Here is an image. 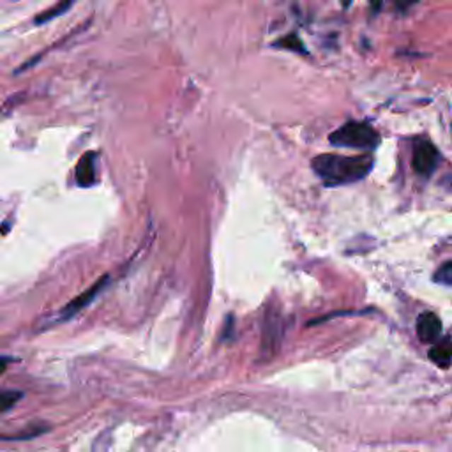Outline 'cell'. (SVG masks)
Here are the masks:
<instances>
[{
  "mask_svg": "<svg viewBox=\"0 0 452 452\" xmlns=\"http://www.w3.org/2000/svg\"><path fill=\"white\" fill-rule=\"evenodd\" d=\"M373 156L322 154L311 161L313 172L325 186H347L366 179L373 170Z\"/></svg>",
  "mask_w": 452,
  "mask_h": 452,
  "instance_id": "1",
  "label": "cell"
},
{
  "mask_svg": "<svg viewBox=\"0 0 452 452\" xmlns=\"http://www.w3.org/2000/svg\"><path fill=\"white\" fill-rule=\"evenodd\" d=\"M329 141L334 147L340 149H361V151H373L380 145V134L373 129L371 124L350 120L332 131Z\"/></svg>",
  "mask_w": 452,
  "mask_h": 452,
  "instance_id": "2",
  "label": "cell"
},
{
  "mask_svg": "<svg viewBox=\"0 0 452 452\" xmlns=\"http://www.w3.org/2000/svg\"><path fill=\"white\" fill-rule=\"evenodd\" d=\"M440 161V152L431 141L421 140L414 149V158H412V165L414 170L421 177H429L436 170Z\"/></svg>",
  "mask_w": 452,
  "mask_h": 452,
  "instance_id": "3",
  "label": "cell"
},
{
  "mask_svg": "<svg viewBox=\"0 0 452 452\" xmlns=\"http://www.w3.org/2000/svg\"><path fill=\"white\" fill-rule=\"evenodd\" d=\"M108 281H110L108 276H103L101 279L95 281V283L92 284L88 290H85L83 294H80L76 299H73V301H71L69 304H67L66 308L62 309V318L64 320L71 318V316H74L76 313H80L83 308H87V306L91 304V302L94 301V299L98 297V295L101 294L103 290H105V286L108 284Z\"/></svg>",
  "mask_w": 452,
  "mask_h": 452,
  "instance_id": "4",
  "label": "cell"
},
{
  "mask_svg": "<svg viewBox=\"0 0 452 452\" xmlns=\"http://www.w3.org/2000/svg\"><path fill=\"white\" fill-rule=\"evenodd\" d=\"M95 152H85L78 161L76 170H74V179L81 187H91L98 182V172H95Z\"/></svg>",
  "mask_w": 452,
  "mask_h": 452,
  "instance_id": "5",
  "label": "cell"
},
{
  "mask_svg": "<svg viewBox=\"0 0 452 452\" xmlns=\"http://www.w3.org/2000/svg\"><path fill=\"white\" fill-rule=\"evenodd\" d=\"M442 334V322L439 316L431 311L419 315L417 318V336L424 343H435Z\"/></svg>",
  "mask_w": 452,
  "mask_h": 452,
  "instance_id": "6",
  "label": "cell"
},
{
  "mask_svg": "<svg viewBox=\"0 0 452 452\" xmlns=\"http://www.w3.org/2000/svg\"><path fill=\"white\" fill-rule=\"evenodd\" d=\"M76 2V0H59V2L55 4V6H52L50 9L42 11V13H39L37 16L34 18V23L35 25H45L48 23V21L55 20V18L62 16L64 13H67V11L73 7V4Z\"/></svg>",
  "mask_w": 452,
  "mask_h": 452,
  "instance_id": "7",
  "label": "cell"
},
{
  "mask_svg": "<svg viewBox=\"0 0 452 452\" xmlns=\"http://www.w3.org/2000/svg\"><path fill=\"white\" fill-rule=\"evenodd\" d=\"M429 359H431L433 364H436L439 368L447 369L451 366L452 361V350H451V344L449 341L442 344H435V347L429 350Z\"/></svg>",
  "mask_w": 452,
  "mask_h": 452,
  "instance_id": "8",
  "label": "cell"
},
{
  "mask_svg": "<svg viewBox=\"0 0 452 452\" xmlns=\"http://www.w3.org/2000/svg\"><path fill=\"white\" fill-rule=\"evenodd\" d=\"M274 46H281V48H286L290 52H297V53H306V46L302 45L301 37L297 34H290L286 37H283L281 41L274 42Z\"/></svg>",
  "mask_w": 452,
  "mask_h": 452,
  "instance_id": "9",
  "label": "cell"
},
{
  "mask_svg": "<svg viewBox=\"0 0 452 452\" xmlns=\"http://www.w3.org/2000/svg\"><path fill=\"white\" fill-rule=\"evenodd\" d=\"M435 283L444 284V286H451L452 284V262H446L439 270L435 272Z\"/></svg>",
  "mask_w": 452,
  "mask_h": 452,
  "instance_id": "10",
  "label": "cell"
},
{
  "mask_svg": "<svg viewBox=\"0 0 452 452\" xmlns=\"http://www.w3.org/2000/svg\"><path fill=\"white\" fill-rule=\"evenodd\" d=\"M20 398L21 393H14V390H11V393H0V414L9 410L11 407H14Z\"/></svg>",
  "mask_w": 452,
  "mask_h": 452,
  "instance_id": "11",
  "label": "cell"
},
{
  "mask_svg": "<svg viewBox=\"0 0 452 452\" xmlns=\"http://www.w3.org/2000/svg\"><path fill=\"white\" fill-rule=\"evenodd\" d=\"M417 2L419 0H394V7H396L398 13H407V11L412 9Z\"/></svg>",
  "mask_w": 452,
  "mask_h": 452,
  "instance_id": "12",
  "label": "cell"
},
{
  "mask_svg": "<svg viewBox=\"0 0 452 452\" xmlns=\"http://www.w3.org/2000/svg\"><path fill=\"white\" fill-rule=\"evenodd\" d=\"M369 2H371V7H373V11H380V7H382V4H383V0H369Z\"/></svg>",
  "mask_w": 452,
  "mask_h": 452,
  "instance_id": "13",
  "label": "cell"
},
{
  "mask_svg": "<svg viewBox=\"0 0 452 452\" xmlns=\"http://www.w3.org/2000/svg\"><path fill=\"white\" fill-rule=\"evenodd\" d=\"M6 368H7V361H6V359L0 357V373L6 371Z\"/></svg>",
  "mask_w": 452,
  "mask_h": 452,
  "instance_id": "14",
  "label": "cell"
}]
</instances>
